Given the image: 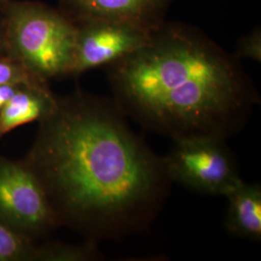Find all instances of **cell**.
Returning <instances> with one entry per match:
<instances>
[{"label": "cell", "instance_id": "cell-1", "mask_svg": "<svg viewBox=\"0 0 261 261\" xmlns=\"http://www.w3.org/2000/svg\"><path fill=\"white\" fill-rule=\"evenodd\" d=\"M114 100L76 91L39 121L23 162L59 225L96 242L144 230L171 180L164 159L132 130Z\"/></svg>", "mask_w": 261, "mask_h": 261}, {"label": "cell", "instance_id": "cell-2", "mask_svg": "<svg viewBox=\"0 0 261 261\" xmlns=\"http://www.w3.org/2000/svg\"><path fill=\"white\" fill-rule=\"evenodd\" d=\"M114 102L146 130L173 140H226L260 100L239 59L196 28H156L139 50L108 66Z\"/></svg>", "mask_w": 261, "mask_h": 261}, {"label": "cell", "instance_id": "cell-3", "mask_svg": "<svg viewBox=\"0 0 261 261\" xmlns=\"http://www.w3.org/2000/svg\"><path fill=\"white\" fill-rule=\"evenodd\" d=\"M3 27L6 54L38 79L72 75L76 23L64 12L33 2L7 7Z\"/></svg>", "mask_w": 261, "mask_h": 261}, {"label": "cell", "instance_id": "cell-4", "mask_svg": "<svg viewBox=\"0 0 261 261\" xmlns=\"http://www.w3.org/2000/svg\"><path fill=\"white\" fill-rule=\"evenodd\" d=\"M173 141L172 149L163 157L172 182L201 194L224 196L242 181L226 140L191 138Z\"/></svg>", "mask_w": 261, "mask_h": 261}, {"label": "cell", "instance_id": "cell-5", "mask_svg": "<svg viewBox=\"0 0 261 261\" xmlns=\"http://www.w3.org/2000/svg\"><path fill=\"white\" fill-rule=\"evenodd\" d=\"M0 221L32 241L59 226L43 187L23 161L0 157Z\"/></svg>", "mask_w": 261, "mask_h": 261}, {"label": "cell", "instance_id": "cell-6", "mask_svg": "<svg viewBox=\"0 0 261 261\" xmlns=\"http://www.w3.org/2000/svg\"><path fill=\"white\" fill-rule=\"evenodd\" d=\"M75 62L72 75L111 65L144 47L152 28L130 20L94 19L77 21ZM159 28V27H158Z\"/></svg>", "mask_w": 261, "mask_h": 261}, {"label": "cell", "instance_id": "cell-7", "mask_svg": "<svg viewBox=\"0 0 261 261\" xmlns=\"http://www.w3.org/2000/svg\"><path fill=\"white\" fill-rule=\"evenodd\" d=\"M75 22L86 19H123L158 28L169 0H62Z\"/></svg>", "mask_w": 261, "mask_h": 261}, {"label": "cell", "instance_id": "cell-8", "mask_svg": "<svg viewBox=\"0 0 261 261\" xmlns=\"http://www.w3.org/2000/svg\"><path fill=\"white\" fill-rule=\"evenodd\" d=\"M57 101L46 81L24 84L0 110V140L19 126L48 116L55 111Z\"/></svg>", "mask_w": 261, "mask_h": 261}, {"label": "cell", "instance_id": "cell-9", "mask_svg": "<svg viewBox=\"0 0 261 261\" xmlns=\"http://www.w3.org/2000/svg\"><path fill=\"white\" fill-rule=\"evenodd\" d=\"M226 231L253 242L261 241V186L240 181L226 195Z\"/></svg>", "mask_w": 261, "mask_h": 261}, {"label": "cell", "instance_id": "cell-10", "mask_svg": "<svg viewBox=\"0 0 261 261\" xmlns=\"http://www.w3.org/2000/svg\"><path fill=\"white\" fill-rule=\"evenodd\" d=\"M102 258L97 244L88 240L84 245L75 246L62 243H49L37 247L36 260L41 261H86Z\"/></svg>", "mask_w": 261, "mask_h": 261}, {"label": "cell", "instance_id": "cell-11", "mask_svg": "<svg viewBox=\"0 0 261 261\" xmlns=\"http://www.w3.org/2000/svg\"><path fill=\"white\" fill-rule=\"evenodd\" d=\"M37 247L0 221V261L36 260Z\"/></svg>", "mask_w": 261, "mask_h": 261}, {"label": "cell", "instance_id": "cell-12", "mask_svg": "<svg viewBox=\"0 0 261 261\" xmlns=\"http://www.w3.org/2000/svg\"><path fill=\"white\" fill-rule=\"evenodd\" d=\"M43 81L32 75L18 60L8 55H0V85L28 84Z\"/></svg>", "mask_w": 261, "mask_h": 261}, {"label": "cell", "instance_id": "cell-13", "mask_svg": "<svg viewBox=\"0 0 261 261\" xmlns=\"http://www.w3.org/2000/svg\"><path fill=\"white\" fill-rule=\"evenodd\" d=\"M234 56L237 59L248 58L257 62L261 61V31L256 28L252 33L241 38L238 42L236 54Z\"/></svg>", "mask_w": 261, "mask_h": 261}, {"label": "cell", "instance_id": "cell-14", "mask_svg": "<svg viewBox=\"0 0 261 261\" xmlns=\"http://www.w3.org/2000/svg\"><path fill=\"white\" fill-rule=\"evenodd\" d=\"M24 84H1L0 85V110Z\"/></svg>", "mask_w": 261, "mask_h": 261}, {"label": "cell", "instance_id": "cell-15", "mask_svg": "<svg viewBox=\"0 0 261 261\" xmlns=\"http://www.w3.org/2000/svg\"><path fill=\"white\" fill-rule=\"evenodd\" d=\"M0 55H7L6 54V47H5L3 27H0Z\"/></svg>", "mask_w": 261, "mask_h": 261}, {"label": "cell", "instance_id": "cell-16", "mask_svg": "<svg viewBox=\"0 0 261 261\" xmlns=\"http://www.w3.org/2000/svg\"><path fill=\"white\" fill-rule=\"evenodd\" d=\"M0 1H1V0H0Z\"/></svg>", "mask_w": 261, "mask_h": 261}]
</instances>
